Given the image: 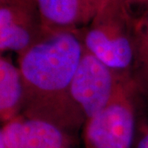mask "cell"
<instances>
[{
	"instance_id": "obj_6",
	"label": "cell",
	"mask_w": 148,
	"mask_h": 148,
	"mask_svg": "<svg viewBox=\"0 0 148 148\" xmlns=\"http://www.w3.org/2000/svg\"><path fill=\"white\" fill-rule=\"evenodd\" d=\"M0 141L6 148H70L72 136L49 123L21 114L3 123Z\"/></svg>"
},
{
	"instance_id": "obj_9",
	"label": "cell",
	"mask_w": 148,
	"mask_h": 148,
	"mask_svg": "<svg viewBox=\"0 0 148 148\" xmlns=\"http://www.w3.org/2000/svg\"><path fill=\"white\" fill-rule=\"evenodd\" d=\"M131 77L140 93L148 95V10L136 18Z\"/></svg>"
},
{
	"instance_id": "obj_3",
	"label": "cell",
	"mask_w": 148,
	"mask_h": 148,
	"mask_svg": "<svg viewBox=\"0 0 148 148\" xmlns=\"http://www.w3.org/2000/svg\"><path fill=\"white\" fill-rule=\"evenodd\" d=\"M132 79L115 98L84 124L85 148H132L136 133V98Z\"/></svg>"
},
{
	"instance_id": "obj_11",
	"label": "cell",
	"mask_w": 148,
	"mask_h": 148,
	"mask_svg": "<svg viewBox=\"0 0 148 148\" xmlns=\"http://www.w3.org/2000/svg\"><path fill=\"white\" fill-rule=\"evenodd\" d=\"M136 148H148V129L139 138L136 143Z\"/></svg>"
},
{
	"instance_id": "obj_8",
	"label": "cell",
	"mask_w": 148,
	"mask_h": 148,
	"mask_svg": "<svg viewBox=\"0 0 148 148\" xmlns=\"http://www.w3.org/2000/svg\"><path fill=\"white\" fill-rule=\"evenodd\" d=\"M25 87L21 70L9 56L0 58V119L6 123L21 115Z\"/></svg>"
},
{
	"instance_id": "obj_10",
	"label": "cell",
	"mask_w": 148,
	"mask_h": 148,
	"mask_svg": "<svg viewBox=\"0 0 148 148\" xmlns=\"http://www.w3.org/2000/svg\"><path fill=\"white\" fill-rule=\"evenodd\" d=\"M123 5L132 16L135 9L140 11L138 16L148 10V0H116Z\"/></svg>"
},
{
	"instance_id": "obj_7",
	"label": "cell",
	"mask_w": 148,
	"mask_h": 148,
	"mask_svg": "<svg viewBox=\"0 0 148 148\" xmlns=\"http://www.w3.org/2000/svg\"><path fill=\"white\" fill-rule=\"evenodd\" d=\"M47 33L77 32L89 25L106 0H36Z\"/></svg>"
},
{
	"instance_id": "obj_5",
	"label": "cell",
	"mask_w": 148,
	"mask_h": 148,
	"mask_svg": "<svg viewBox=\"0 0 148 148\" xmlns=\"http://www.w3.org/2000/svg\"><path fill=\"white\" fill-rule=\"evenodd\" d=\"M36 0H0V51L18 55L46 36Z\"/></svg>"
},
{
	"instance_id": "obj_2",
	"label": "cell",
	"mask_w": 148,
	"mask_h": 148,
	"mask_svg": "<svg viewBox=\"0 0 148 148\" xmlns=\"http://www.w3.org/2000/svg\"><path fill=\"white\" fill-rule=\"evenodd\" d=\"M136 18L116 0H106L89 25L77 31L83 47L101 62L131 73Z\"/></svg>"
},
{
	"instance_id": "obj_1",
	"label": "cell",
	"mask_w": 148,
	"mask_h": 148,
	"mask_svg": "<svg viewBox=\"0 0 148 148\" xmlns=\"http://www.w3.org/2000/svg\"><path fill=\"white\" fill-rule=\"evenodd\" d=\"M84 47L77 32H49L18 55L25 87L21 114L71 134L86 123L74 102L71 84Z\"/></svg>"
},
{
	"instance_id": "obj_4",
	"label": "cell",
	"mask_w": 148,
	"mask_h": 148,
	"mask_svg": "<svg viewBox=\"0 0 148 148\" xmlns=\"http://www.w3.org/2000/svg\"><path fill=\"white\" fill-rule=\"evenodd\" d=\"M131 80V73L111 69L84 48L71 94L86 121L103 110Z\"/></svg>"
}]
</instances>
